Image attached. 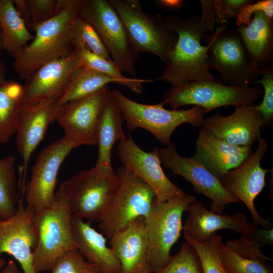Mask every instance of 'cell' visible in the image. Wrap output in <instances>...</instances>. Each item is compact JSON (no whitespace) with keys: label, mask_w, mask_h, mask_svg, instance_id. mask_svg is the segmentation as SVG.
Returning a JSON list of instances; mask_svg holds the SVG:
<instances>
[{"label":"cell","mask_w":273,"mask_h":273,"mask_svg":"<svg viewBox=\"0 0 273 273\" xmlns=\"http://www.w3.org/2000/svg\"><path fill=\"white\" fill-rule=\"evenodd\" d=\"M82 2L65 0L56 15L34 28L31 42L13 57V68L20 78L27 79L42 65L77 51L72 23L79 15Z\"/></svg>","instance_id":"6da1fadb"},{"label":"cell","mask_w":273,"mask_h":273,"mask_svg":"<svg viewBox=\"0 0 273 273\" xmlns=\"http://www.w3.org/2000/svg\"><path fill=\"white\" fill-rule=\"evenodd\" d=\"M163 20L168 29L176 34L177 39L159 79L171 85L188 80H216L207 64L208 46L201 44L208 31L201 23L200 17L183 18L171 15Z\"/></svg>","instance_id":"7a4b0ae2"},{"label":"cell","mask_w":273,"mask_h":273,"mask_svg":"<svg viewBox=\"0 0 273 273\" xmlns=\"http://www.w3.org/2000/svg\"><path fill=\"white\" fill-rule=\"evenodd\" d=\"M111 93L123 115L129 132L138 128L145 129L163 146H167L170 143L172 133L179 125L186 123L194 127L202 125L206 114L204 109L199 106H195L187 110H169L164 108L163 102L146 104L130 99L120 89H113Z\"/></svg>","instance_id":"3957f363"},{"label":"cell","mask_w":273,"mask_h":273,"mask_svg":"<svg viewBox=\"0 0 273 273\" xmlns=\"http://www.w3.org/2000/svg\"><path fill=\"white\" fill-rule=\"evenodd\" d=\"M72 216L61 182L56 191L51 207L35 214L38 232L37 245L33 253L35 273L51 271L62 254L77 249L73 234Z\"/></svg>","instance_id":"277c9868"},{"label":"cell","mask_w":273,"mask_h":273,"mask_svg":"<svg viewBox=\"0 0 273 273\" xmlns=\"http://www.w3.org/2000/svg\"><path fill=\"white\" fill-rule=\"evenodd\" d=\"M196 200L195 195L184 192L163 202L155 199L145 219L148 239L147 261L152 273L162 268L170 259L171 249L183 230V213Z\"/></svg>","instance_id":"5b68a950"},{"label":"cell","mask_w":273,"mask_h":273,"mask_svg":"<svg viewBox=\"0 0 273 273\" xmlns=\"http://www.w3.org/2000/svg\"><path fill=\"white\" fill-rule=\"evenodd\" d=\"M263 93V89L257 84L225 85L218 79L204 81L188 80L171 85L165 90L162 102L173 110L194 105L203 108L207 113L222 106L236 107L253 104Z\"/></svg>","instance_id":"8992f818"},{"label":"cell","mask_w":273,"mask_h":273,"mask_svg":"<svg viewBox=\"0 0 273 273\" xmlns=\"http://www.w3.org/2000/svg\"><path fill=\"white\" fill-rule=\"evenodd\" d=\"M119 181L113 168L96 165L62 181L72 214L89 222L99 221Z\"/></svg>","instance_id":"52a82bcc"},{"label":"cell","mask_w":273,"mask_h":273,"mask_svg":"<svg viewBox=\"0 0 273 273\" xmlns=\"http://www.w3.org/2000/svg\"><path fill=\"white\" fill-rule=\"evenodd\" d=\"M116 173L118 186L98 221L99 229L108 240L132 221L145 219L156 199L153 190L124 166Z\"/></svg>","instance_id":"ba28073f"},{"label":"cell","mask_w":273,"mask_h":273,"mask_svg":"<svg viewBox=\"0 0 273 273\" xmlns=\"http://www.w3.org/2000/svg\"><path fill=\"white\" fill-rule=\"evenodd\" d=\"M227 23L220 24L208 33L207 61L209 69H215L223 84L240 86L254 84L262 74L251 62L237 31L228 29Z\"/></svg>","instance_id":"9c48e42d"},{"label":"cell","mask_w":273,"mask_h":273,"mask_svg":"<svg viewBox=\"0 0 273 273\" xmlns=\"http://www.w3.org/2000/svg\"><path fill=\"white\" fill-rule=\"evenodd\" d=\"M108 2L121 19L138 53L153 54L167 64L177 37L166 27L162 15L145 12L139 0Z\"/></svg>","instance_id":"30bf717a"},{"label":"cell","mask_w":273,"mask_h":273,"mask_svg":"<svg viewBox=\"0 0 273 273\" xmlns=\"http://www.w3.org/2000/svg\"><path fill=\"white\" fill-rule=\"evenodd\" d=\"M79 16L95 28L120 71L136 78L139 53L108 0H82Z\"/></svg>","instance_id":"8fae6325"},{"label":"cell","mask_w":273,"mask_h":273,"mask_svg":"<svg viewBox=\"0 0 273 273\" xmlns=\"http://www.w3.org/2000/svg\"><path fill=\"white\" fill-rule=\"evenodd\" d=\"M76 148L65 136L50 144L38 155L32 167L29 180L23 192L27 206L36 214L51 207L56 192L60 167L71 151Z\"/></svg>","instance_id":"7c38bea8"},{"label":"cell","mask_w":273,"mask_h":273,"mask_svg":"<svg viewBox=\"0 0 273 273\" xmlns=\"http://www.w3.org/2000/svg\"><path fill=\"white\" fill-rule=\"evenodd\" d=\"M108 85L61 107L56 120L76 147L97 145L100 120L110 94Z\"/></svg>","instance_id":"4fadbf2b"},{"label":"cell","mask_w":273,"mask_h":273,"mask_svg":"<svg viewBox=\"0 0 273 273\" xmlns=\"http://www.w3.org/2000/svg\"><path fill=\"white\" fill-rule=\"evenodd\" d=\"M254 152L237 168L229 171L220 181L223 188L234 198L248 208L253 223L262 228H273L269 219L262 217L254 204L256 198L265 186V175L269 170L262 168L261 160L268 149V143L261 135Z\"/></svg>","instance_id":"5bb4252c"},{"label":"cell","mask_w":273,"mask_h":273,"mask_svg":"<svg viewBox=\"0 0 273 273\" xmlns=\"http://www.w3.org/2000/svg\"><path fill=\"white\" fill-rule=\"evenodd\" d=\"M159 157L164 166L192 185L195 192L211 200V210L222 214L225 206L241 203L222 186L220 180L193 156L185 157L176 151L174 144L166 148L157 147Z\"/></svg>","instance_id":"9a60e30c"},{"label":"cell","mask_w":273,"mask_h":273,"mask_svg":"<svg viewBox=\"0 0 273 273\" xmlns=\"http://www.w3.org/2000/svg\"><path fill=\"white\" fill-rule=\"evenodd\" d=\"M19 193L16 213L7 219L0 220V254L12 256L19 262L24 273H35L33 253L38 239L36 213L31 207L24 206V196L20 191Z\"/></svg>","instance_id":"2e32d148"},{"label":"cell","mask_w":273,"mask_h":273,"mask_svg":"<svg viewBox=\"0 0 273 273\" xmlns=\"http://www.w3.org/2000/svg\"><path fill=\"white\" fill-rule=\"evenodd\" d=\"M57 101L42 99L23 102L21 106L16 134L17 150L22 159L20 169V186L23 190L30 159L43 139L49 125L56 120Z\"/></svg>","instance_id":"e0dca14e"},{"label":"cell","mask_w":273,"mask_h":273,"mask_svg":"<svg viewBox=\"0 0 273 273\" xmlns=\"http://www.w3.org/2000/svg\"><path fill=\"white\" fill-rule=\"evenodd\" d=\"M117 148L118 157L123 166L153 190L157 201L165 202L184 192L164 172L157 147L151 152H146L129 136L119 141Z\"/></svg>","instance_id":"ac0fdd59"},{"label":"cell","mask_w":273,"mask_h":273,"mask_svg":"<svg viewBox=\"0 0 273 273\" xmlns=\"http://www.w3.org/2000/svg\"><path fill=\"white\" fill-rule=\"evenodd\" d=\"M202 125L230 144L251 147L261 135L263 120L257 105L253 104L236 107L226 116L216 113L204 119Z\"/></svg>","instance_id":"d6986e66"},{"label":"cell","mask_w":273,"mask_h":273,"mask_svg":"<svg viewBox=\"0 0 273 273\" xmlns=\"http://www.w3.org/2000/svg\"><path fill=\"white\" fill-rule=\"evenodd\" d=\"M80 67L77 51L48 63L37 69L23 86V102L61 98L72 72Z\"/></svg>","instance_id":"ffe728a7"},{"label":"cell","mask_w":273,"mask_h":273,"mask_svg":"<svg viewBox=\"0 0 273 273\" xmlns=\"http://www.w3.org/2000/svg\"><path fill=\"white\" fill-rule=\"evenodd\" d=\"M193 157L219 180L239 166L252 153L251 147L230 144L203 127L199 129Z\"/></svg>","instance_id":"44dd1931"},{"label":"cell","mask_w":273,"mask_h":273,"mask_svg":"<svg viewBox=\"0 0 273 273\" xmlns=\"http://www.w3.org/2000/svg\"><path fill=\"white\" fill-rule=\"evenodd\" d=\"M183 230L193 240L204 243L217 231L231 229L245 236L250 233L253 223L247 220L241 212L233 215L218 214L208 209L200 201L192 203Z\"/></svg>","instance_id":"7402d4cb"},{"label":"cell","mask_w":273,"mask_h":273,"mask_svg":"<svg viewBox=\"0 0 273 273\" xmlns=\"http://www.w3.org/2000/svg\"><path fill=\"white\" fill-rule=\"evenodd\" d=\"M109 241L120 262L121 273H152L147 261L148 239L144 218L132 221Z\"/></svg>","instance_id":"603a6c76"},{"label":"cell","mask_w":273,"mask_h":273,"mask_svg":"<svg viewBox=\"0 0 273 273\" xmlns=\"http://www.w3.org/2000/svg\"><path fill=\"white\" fill-rule=\"evenodd\" d=\"M72 231L77 249L89 262L104 273H121L120 262L106 237L90 225V222L72 214Z\"/></svg>","instance_id":"cb8c5ba5"},{"label":"cell","mask_w":273,"mask_h":273,"mask_svg":"<svg viewBox=\"0 0 273 273\" xmlns=\"http://www.w3.org/2000/svg\"><path fill=\"white\" fill-rule=\"evenodd\" d=\"M248 56L255 67L262 70L272 64L273 19L256 12L247 25L237 26Z\"/></svg>","instance_id":"d4e9b609"},{"label":"cell","mask_w":273,"mask_h":273,"mask_svg":"<svg viewBox=\"0 0 273 273\" xmlns=\"http://www.w3.org/2000/svg\"><path fill=\"white\" fill-rule=\"evenodd\" d=\"M124 121L110 90L98 127V155L96 165L112 168L111 156L113 147L116 141L126 138L122 128Z\"/></svg>","instance_id":"484cf974"},{"label":"cell","mask_w":273,"mask_h":273,"mask_svg":"<svg viewBox=\"0 0 273 273\" xmlns=\"http://www.w3.org/2000/svg\"><path fill=\"white\" fill-rule=\"evenodd\" d=\"M0 28L3 50L12 57L33 38L12 0H0Z\"/></svg>","instance_id":"4316f807"},{"label":"cell","mask_w":273,"mask_h":273,"mask_svg":"<svg viewBox=\"0 0 273 273\" xmlns=\"http://www.w3.org/2000/svg\"><path fill=\"white\" fill-rule=\"evenodd\" d=\"M23 102V86L11 80L0 86V144L8 143L16 133Z\"/></svg>","instance_id":"83f0119b"},{"label":"cell","mask_w":273,"mask_h":273,"mask_svg":"<svg viewBox=\"0 0 273 273\" xmlns=\"http://www.w3.org/2000/svg\"><path fill=\"white\" fill-rule=\"evenodd\" d=\"M112 83L121 85L119 81L101 73L78 67L71 74L63 95L57 102L58 111L68 103L93 94Z\"/></svg>","instance_id":"f1b7e54d"},{"label":"cell","mask_w":273,"mask_h":273,"mask_svg":"<svg viewBox=\"0 0 273 273\" xmlns=\"http://www.w3.org/2000/svg\"><path fill=\"white\" fill-rule=\"evenodd\" d=\"M77 51L80 67L101 73L117 80L120 82L121 85L125 86L132 92L137 94L142 92L144 83L154 81L152 79L130 78L124 76L112 60H109L92 52L81 39L77 36Z\"/></svg>","instance_id":"f546056e"},{"label":"cell","mask_w":273,"mask_h":273,"mask_svg":"<svg viewBox=\"0 0 273 273\" xmlns=\"http://www.w3.org/2000/svg\"><path fill=\"white\" fill-rule=\"evenodd\" d=\"M16 160L10 155L0 159V220L13 216L20 198L16 187Z\"/></svg>","instance_id":"4dcf8cb0"},{"label":"cell","mask_w":273,"mask_h":273,"mask_svg":"<svg viewBox=\"0 0 273 273\" xmlns=\"http://www.w3.org/2000/svg\"><path fill=\"white\" fill-rule=\"evenodd\" d=\"M185 240L195 249L200 261L203 273H228L224 268L219 254L222 238L216 233L204 243L193 240L184 232Z\"/></svg>","instance_id":"1f68e13d"},{"label":"cell","mask_w":273,"mask_h":273,"mask_svg":"<svg viewBox=\"0 0 273 273\" xmlns=\"http://www.w3.org/2000/svg\"><path fill=\"white\" fill-rule=\"evenodd\" d=\"M219 254L228 273H273L272 267L266 262L242 257L225 244H221Z\"/></svg>","instance_id":"d6a6232c"},{"label":"cell","mask_w":273,"mask_h":273,"mask_svg":"<svg viewBox=\"0 0 273 273\" xmlns=\"http://www.w3.org/2000/svg\"><path fill=\"white\" fill-rule=\"evenodd\" d=\"M154 273H203V270L195 249L185 240L180 251L172 256L162 268Z\"/></svg>","instance_id":"836d02e7"},{"label":"cell","mask_w":273,"mask_h":273,"mask_svg":"<svg viewBox=\"0 0 273 273\" xmlns=\"http://www.w3.org/2000/svg\"><path fill=\"white\" fill-rule=\"evenodd\" d=\"M50 271V273H104L96 265L85 260L77 249L62 254Z\"/></svg>","instance_id":"e575fe53"},{"label":"cell","mask_w":273,"mask_h":273,"mask_svg":"<svg viewBox=\"0 0 273 273\" xmlns=\"http://www.w3.org/2000/svg\"><path fill=\"white\" fill-rule=\"evenodd\" d=\"M72 29L74 33L92 52L109 60H112L98 33L86 20L79 15L73 21Z\"/></svg>","instance_id":"d590c367"},{"label":"cell","mask_w":273,"mask_h":273,"mask_svg":"<svg viewBox=\"0 0 273 273\" xmlns=\"http://www.w3.org/2000/svg\"><path fill=\"white\" fill-rule=\"evenodd\" d=\"M262 77L254 84H261L264 96L260 105H257L263 120V127L270 125L273 121V65L271 64L262 70Z\"/></svg>","instance_id":"8d00e7d4"},{"label":"cell","mask_w":273,"mask_h":273,"mask_svg":"<svg viewBox=\"0 0 273 273\" xmlns=\"http://www.w3.org/2000/svg\"><path fill=\"white\" fill-rule=\"evenodd\" d=\"M31 19L32 30L59 12L65 0H26Z\"/></svg>","instance_id":"74e56055"},{"label":"cell","mask_w":273,"mask_h":273,"mask_svg":"<svg viewBox=\"0 0 273 273\" xmlns=\"http://www.w3.org/2000/svg\"><path fill=\"white\" fill-rule=\"evenodd\" d=\"M225 245L231 251L245 258L263 262L272 260L261 252L257 245L243 235L239 239L228 241Z\"/></svg>","instance_id":"f35d334b"},{"label":"cell","mask_w":273,"mask_h":273,"mask_svg":"<svg viewBox=\"0 0 273 273\" xmlns=\"http://www.w3.org/2000/svg\"><path fill=\"white\" fill-rule=\"evenodd\" d=\"M258 11H262L268 18L273 19V1H253L246 5L236 17L237 26L248 25L253 14Z\"/></svg>","instance_id":"ab89813d"},{"label":"cell","mask_w":273,"mask_h":273,"mask_svg":"<svg viewBox=\"0 0 273 273\" xmlns=\"http://www.w3.org/2000/svg\"><path fill=\"white\" fill-rule=\"evenodd\" d=\"M244 236L252 241L260 248L266 245H273V228L266 230L258 227V225L253 223L251 231Z\"/></svg>","instance_id":"60d3db41"},{"label":"cell","mask_w":273,"mask_h":273,"mask_svg":"<svg viewBox=\"0 0 273 273\" xmlns=\"http://www.w3.org/2000/svg\"><path fill=\"white\" fill-rule=\"evenodd\" d=\"M200 2L202 6V15L200 17L201 22L212 33L214 31L216 21L214 1L201 0Z\"/></svg>","instance_id":"b9f144b4"},{"label":"cell","mask_w":273,"mask_h":273,"mask_svg":"<svg viewBox=\"0 0 273 273\" xmlns=\"http://www.w3.org/2000/svg\"><path fill=\"white\" fill-rule=\"evenodd\" d=\"M252 1L250 0H222L226 20L233 17L236 18L242 9Z\"/></svg>","instance_id":"7bdbcfd3"},{"label":"cell","mask_w":273,"mask_h":273,"mask_svg":"<svg viewBox=\"0 0 273 273\" xmlns=\"http://www.w3.org/2000/svg\"><path fill=\"white\" fill-rule=\"evenodd\" d=\"M16 10L25 21L28 29L32 30V23L29 10L26 0H14Z\"/></svg>","instance_id":"ee69618b"},{"label":"cell","mask_w":273,"mask_h":273,"mask_svg":"<svg viewBox=\"0 0 273 273\" xmlns=\"http://www.w3.org/2000/svg\"><path fill=\"white\" fill-rule=\"evenodd\" d=\"M215 21L220 24L226 23L222 0L214 1Z\"/></svg>","instance_id":"f6af8a7d"},{"label":"cell","mask_w":273,"mask_h":273,"mask_svg":"<svg viewBox=\"0 0 273 273\" xmlns=\"http://www.w3.org/2000/svg\"><path fill=\"white\" fill-rule=\"evenodd\" d=\"M156 2L160 6L170 10L179 9L184 3V1L181 0H159Z\"/></svg>","instance_id":"bcb514c9"},{"label":"cell","mask_w":273,"mask_h":273,"mask_svg":"<svg viewBox=\"0 0 273 273\" xmlns=\"http://www.w3.org/2000/svg\"><path fill=\"white\" fill-rule=\"evenodd\" d=\"M1 273H24L20 271L12 260H10L2 270Z\"/></svg>","instance_id":"7dc6e473"},{"label":"cell","mask_w":273,"mask_h":273,"mask_svg":"<svg viewBox=\"0 0 273 273\" xmlns=\"http://www.w3.org/2000/svg\"><path fill=\"white\" fill-rule=\"evenodd\" d=\"M6 81L5 67L3 64L0 62V86L4 84Z\"/></svg>","instance_id":"c3c4849f"},{"label":"cell","mask_w":273,"mask_h":273,"mask_svg":"<svg viewBox=\"0 0 273 273\" xmlns=\"http://www.w3.org/2000/svg\"><path fill=\"white\" fill-rule=\"evenodd\" d=\"M6 265L5 260L3 258H0V273L2 272V270L3 267Z\"/></svg>","instance_id":"681fc988"},{"label":"cell","mask_w":273,"mask_h":273,"mask_svg":"<svg viewBox=\"0 0 273 273\" xmlns=\"http://www.w3.org/2000/svg\"><path fill=\"white\" fill-rule=\"evenodd\" d=\"M3 50H4L3 48L2 34H1V28H0V54Z\"/></svg>","instance_id":"f907efd6"}]
</instances>
